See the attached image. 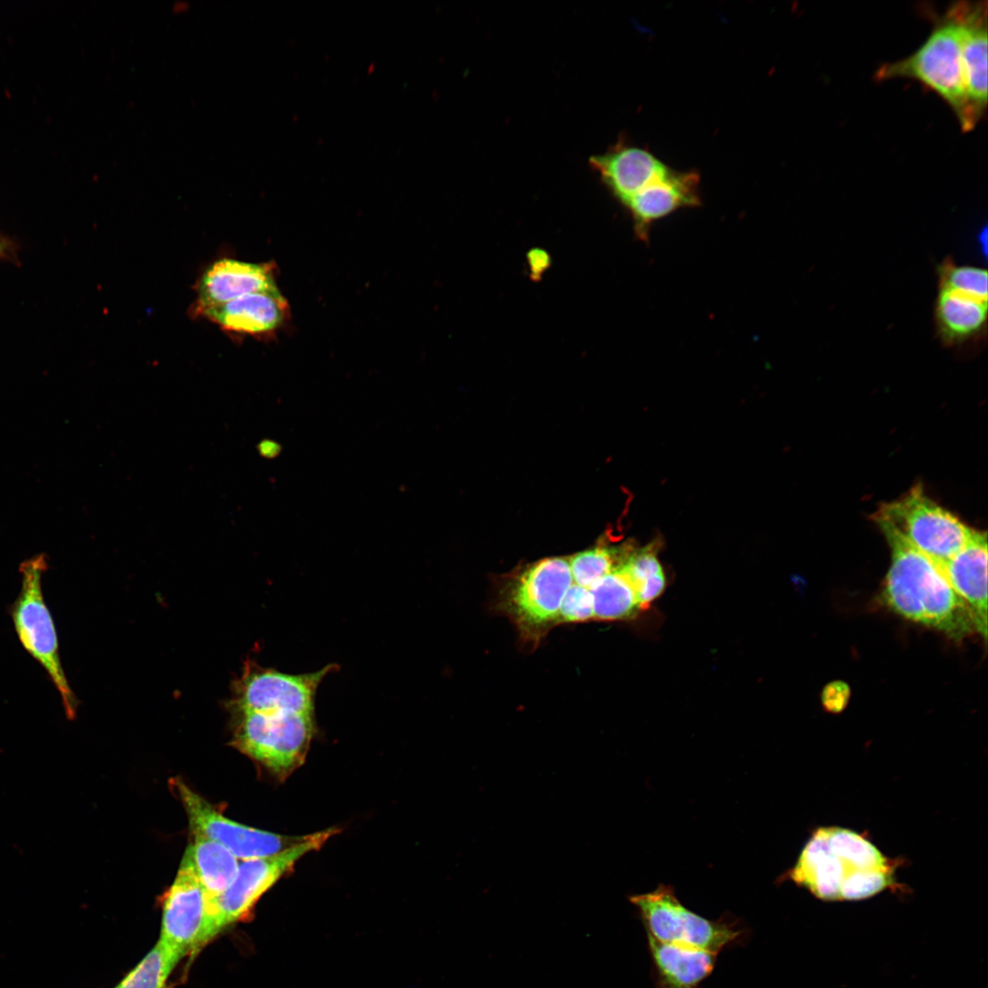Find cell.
<instances>
[{"label":"cell","mask_w":988,"mask_h":988,"mask_svg":"<svg viewBox=\"0 0 988 988\" xmlns=\"http://www.w3.org/2000/svg\"><path fill=\"white\" fill-rule=\"evenodd\" d=\"M589 163L624 205L671 168L649 150L621 140L607 152L591 156Z\"/></svg>","instance_id":"obj_13"},{"label":"cell","mask_w":988,"mask_h":988,"mask_svg":"<svg viewBox=\"0 0 988 988\" xmlns=\"http://www.w3.org/2000/svg\"><path fill=\"white\" fill-rule=\"evenodd\" d=\"M172 784L188 814L192 832L222 844L242 860L276 854L306 837L285 836L238 823L216 811L182 780L175 779Z\"/></svg>","instance_id":"obj_9"},{"label":"cell","mask_w":988,"mask_h":988,"mask_svg":"<svg viewBox=\"0 0 988 988\" xmlns=\"http://www.w3.org/2000/svg\"><path fill=\"white\" fill-rule=\"evenodd\" d=\"M205 892L194 867L184 854L176 879L166 896L160 940L183 957L196 950L205 917Z\"/></svg>","instance_id":"obj_11"},{"label":"cell","mask_w":988,"mask_h":988,"mask_svg":"<svg viewBox=\"0 0 988 988\" xmlns=\"http://www.w3.org/2000/svg\"><path fill=\"white\" fill-rule=\"evenodd\" d=\"M194 841L188 845L185 855L190 860L201 883L206 899L217 897L226 890L236 877L238 858L222 844L199 833H193Z\"/></svg>","instance_id":"obj_21"},{"label":"cell","mask_w":988,"mask_h":988,"mask_svg":"<svg viewBox=\"0 0 988 988\" xmlns=\"http://www.w3.org/2000/svg\"><path fill=\"white\" fill-rule=\"evenodd\" d=\"M874 520L891 550L882 592L886 607L955 640L976 632L971 610L950 585L940 563L910 544L889 522Z\"/></svg>","instance_id":"obj_1"},{"label":"cell","mask_w":988,"mask_h":988,"mask_svg":"<svg viewBox=\"0 0 988 988\" xmlns=\"http://www.w3.org/2000/svg\"><path fill=\"white\" fill-rule=\"evenodd\" d=\"M232 745L278 779L305 761L315 735V714L231 710Z\"/></svg>","instance_id":"obj_4"},{"label":"cell","mask_w":988,"mask_h":988,"mask_svg":"<svg viewBox=\"0 0 988 988\" xmlns=\"http://www.w3.org/2000/svg\"><path fill=\"white\" fill-rule=\"evenodd\" d=\"M274 286L276 285L267 265L223 258L208 267L200 277L197 309L201 313L246 294Z\"/></svg>","instance_id":"obj_16"},{"label":"cell","mask_w":988,"mask_h":988,"mask_svg":"<svg viewBox=\"0 0 988 988\" xmlns=\"http://www.w3.org/2000/svg\"><path fill=\"white\" fill-rule=\"evenodd\" d=\"M593 618V598L589 589L572 585L563 599L558 622H582Z\"/></svg>","instance_id":"obj_26"},{"label":"cell","mask_w":988,"mask_h":988,"mask_svg":"<svg viewBox=\"0 0 988 988\" xmlns=\"http://www.w3.org/2000/svg\"><path fill=\"white\" fill-rule=\"evenodd\" d=\"M338 832L336 828L320 831L306 835L303 842L276 854L239 862L236 877L231 886L217 897L206 899L197 949L225 927L241 919L303 855L319 849Z\"/></svg>","instance_id":"obj_5"},{"label":"cell","mask_w":988,"mask_h":988,"mask_svg":"<svg viewBox=\"0 0 988 988\" xmlns=\"http://www.w3.org/2000/svg\"><path fill=\"white\" fill-rule=\"evenodd\" d=\"M858 869L829 847L824 827L817 829L790 871V878L824 901L839 900L842 884Z\"/></svg>","instance_id":"obj_17"},{"label":"cell","mask_w":988,"mask_h":988,"mask_svg":"<svg viewBox=\"0 0 988 988\" xmlns=\"http://www.w3.org/2000/svg\"><path fill=\"white\" fill-rule=\"evenodd\" d=\"M0 248H1V245H0Z\"/></svg>","instance_id":"obj_30"},{"label":"cell","mask_w":988,"mask_h":988,"mask_svg":"<svg viewBox=\"0 0 988 988\" xmlns=\"http://www.w3.org/2000/svg\"><path fill=\"white\" fill-rule=\"evenodd\" d=\"M950 585L971 610L976 632L987 636V538L977 531L957 553L940 564Z\"/></svg>","instance_id":"obj_15"},{"label":"cell","mask_w":988,"mask_h":988,"mask_svg":"<svg viewBox=\"0 0 988 988\" xmlns=\"http://www.w3.org/2000/svg\"><path fill=\"white\" fill-rule=\"evenodd\" d=\"M699 175L694 171H670L629 199L628 207L638 234L644 238L651 224L685 207L700 203Z\"/></svg>","instance_id":"obj_14"},{"label":"cell","mask_w":988,"mask_h":988,"mask_svg":"<svg viewBox=\"0 0 988 988\" xmlns=\"http://www.w3.org/2000/svg\"><path fill=\"white\" fill-rule=\"evenodd\" d=\"M873 519L889 522L910 544L940 564L957 553L977 532L932 500L921 485L880 506Z\"/></svg>","instance_id":"obj_6"},{"label":"cell","mask_w":988,"mask_h":988,"mask_svg":"<svg viewBox=\"0 0 988 988\" xmlns=\"http://www.w3.org/2000/svg\"><path fill=\"white\" fill-rule=\"evenodd\" d=\"M333 669L336 665L288 674L249 660L234 682L231 710L315 714L317 687Z\"/></svg>","instance_id":"obj_8"},{"label":"cell","mask_w":988,"mask_h":988,"mask_svg":"<svg viewBox=\"0 0 988 988\" xmlns=\"http://www.w3.org/2000/svg\"><path fill=\"white\" fill-rule=\"evenodd\" d=\"M572 582L569 559L540 560L511 584L507 597L509 609L520 625L528 629L558 622L563 599Z\"/></svg>","instance_id":"obj_10"},{"label":"cell","mask_w":988,"mask_h":988,"mask_svg":"<svg viewBox=\"0 0 988 988\" xmlns=\"http://www.w3.org/2000/svg\"><path fill=\"white\" fill-rule=\"evenodd\" d=\"M850 698L849 686L841 681L832 682L822 693V702L829 712L839 713L847 705Z\"/></svg>","instance_id":"obj_27"},{"label":"cell","mask_w":988,"mask_h":988,"mask_svg":"<svg viewBox=\"0 0 988 988\" xmlns=\"http://www.w3.org/2000/svg\"><path fill=\"white\" fill-rule=\"evenodd\" d=\"M936 323L945 344H961L979 337L987 318V301L948 290H940Z\"/></svg>","instance_id":"obj_20"},{"label":"cell","mask_w":988,"mask_h":988,"mask_svg":"<svg viewBox=\"0 0 988 988\" xmlns=\"http://www.w3.org/2000/svg\"><path fill=\"white\" fill-rule=\"evenodd\" d=\"M630 549L598 546L580 552L569 559L575 585L590 588L596 581L623 565Z\"/></svg>","instance_id":"obj_23"},{"label":"cell","mask_w":988,"mask_h":988,"mask_svg":"<svg viewBox=\"0 0 988 988\" xmlns=\"http://www.w3.org/2000/svg\"><path fill=\"white\" fill-rule=\"evenodd\" d=\"M875 77L877 81H918L950 107L962 131L975 127L967 98L960 25L952 5L936 17L931 33L917 50L905 59L882 65Z\"/></svg>","instance_id":"obj_2"},{"label":"cell","mask_w":988,"mask_h":988,"mask_svg":"<svg viewBox=\"0 0 988 988\" xmlns=\"http://www.w3.org/2000/svg\"><path fill=\"white\" fill-rule=\"evenodd\" d=\"M648 939L660 988H697L714 967L716 953Z\"/></svg>","instance_id":"obj_19"},{"label":"cell","mask_w":988,"mask_h":988,"mask_svg":"<svg viewBox=\"0 0 988 988\" xmlns=\"http://www.w3.org/2000/svg\"><path fill=\"white\" fill-rule=\"evenodd\" d=\"M951 5L960 25L967 98L976 125L987 108V2Z\"/></svg>","instance_id":"obj_12"},{"label":"cell","mask_w":988,"mask_h":988,"mask_svg":"<svg viewBox=\"0 0 988 988\" xmlns=\"http://www.w3.org/2000/svg\"><path fill=\"white\" fill-rule=\"evenodd\" d=\"M48 569L45 553L20 564V590L9 615L22 647L45 670L61 698L67 719L73 720L79 702L62 667L55 623L42 592V577Z\"/></svg>","instance_id":"obj_3"},{"label":"cell","mask_w":988,"mask_h":988,"mask_svg":"<svg viewBox=\"0 0 988 988\" xmlns=\"http://www.w3.org/2000/svg\"><path fill=\"white\" fill-rule=\"evenodd\" d=\"M527 259L531 271V277L533 280L540 279L542 274L549 268V254L544 250L535 248L528 252Z\"/></svg>","instance_id":"obj_29"},{"label":"cell","mask_w":988,"mask_h":988,"mask_svg":"<svg viewBox=\"0 0 988 988\" xmlns=\"http://www.w3.org/2000/svg\"><path fill=\"white\" fill-rule=\"evenodd\" d=\"M621 566L600 578L589 588L593 598L594 618L597 619L630 618L640 609L634 587Z\"/></svg>","instance_id":"obj_22"},{"label":"cell","mask_w":988,"mask_h":988,"mask_svg":"<svg viewBox=\"0 0 988 988\" xmlns=\"http://www.w3.org/2000/svg\"><path fill=\"white\" fill-rule=\"evenodd\" d=\"M665 586L664 573L658 574L641 583L635 590L639 608L648 607L664 591Z\"/></svg>","instance_id":"obj_28"},{"label":"cell","mask_w":988,"mask_h":988,"mask_svg":"<svg viewBox=\"0 0 988 988\" xmlns=\"http://www.w3.org/2000/svg\"><path fill=\"white\" fill-rule=\"evenodd\" d=\"M285 299L276 286L246 294L201 312L221 328L256 334L275 328L284 319Z\"/></svg>","instance_id":"obj_18"},{"label":"cell","mask_w":988,"mask_h":988,"mask_svg":"<svg viewBox=\"0 0 988 988\" xmlns=\"http://www.w3.org/2000/svg\"><path fill=\"white\" fill-rule=\"evenodd\" d=\"M648 929V936L663 943L679 944L718 953L739 932L722 922L706 919L684 907L669 886L630 897Z\"/></svg>","instance_id":"obj_7"},{"label":"cell","mask_w":988,"mask_h":988,"mask_svg":"<svg viewBox=\"0 0 988 988\" xmlns=\"http://www.w3.org/2000/svg\"><path fill=\"white\" fill-rule=\"evenodd\" d=\"M940 290H948L987 301V272L975 266L956 265L946 259L938 269Z\"/></svg>","instance_id":"obj_25"},{"label":"cell","mask_w":988,"mask_h":988,"mask_svg":"<svg viewBox=\"0 0 988 988\" xmlns=\"http://www.w3.org/2000/svg\"><path fill=\"white\" fill-rule=\"evenodd\" d=\"M182 957L178 951L159 940L116 988H163Z\"/></svg>","instance_id":"obj_24"}]
</instances>
